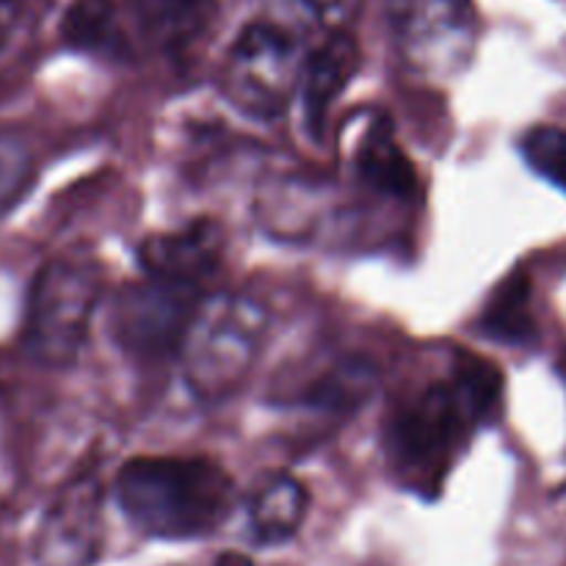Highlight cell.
<instances>
[{"label":"cell","mask_w":566,"mask_h":566,"mask_svg":"<svg viewBox=\"0 0 566 566\" xmlns=\"http://www.w3.org/2000/svg\"><path fill=\"white\" fill-rule=\"evenodd\" d=\"M523 155L531 169L566 191V130L564 127H536L523 138Z\"/></svg>","instance_id":"obj_17"},{"label":"cell","mask_w":566,"mask_h":566,"mask_svg":"<svg viewBox=\"0 0 566 566\" xmlns=\"http://www.w3.org/2000/svg\"><path fill=\"white\" fill-rule=\"evenodd\" d=\"M219 260L221 232L213 221H197L186 230L147 238L138 249V263L147 276L191 291L219 269Z\"/></svg>","instance_id":"obj_9"},{"label":"cell","mask_w":566,"mask_h":566,"mask_svg":"<svg viewBox=\"0 0 566 566\" xmlns=\"http://www.w3.org/2000/svg\"><path fill=\"white\" fill-rule=\"evenodd\" d=\"M263 304L238 293L202 298L180 337L182 376L202 401H224L241 390L265 340Z\"/></svg>","instance_id":"obj_3"},{"label":"cell","mask_w":566,"mask_h":566,"mask_svg":"<svg viewBox=\"0 0 566 566\" xmlns=\"http://www.w3.org/2000/svg\"><path fill=\"white\" fill-rule=\"evenodd\" d=\"M11 25H14V11H11L9 0H0V53H3L6 42L11 36Z\"/></svg>","instance_id":"obj_19"},{"label":"cell","mask_w":566,"mask_h":566,"mask_svg":"<svg viewBox=\"0 0 566 566\" xmlns=\"http://www.w3.org/2000/svg\"><path fill=\"white\" fill-rule=\"evenodd\" d=\"M191 287L147 276V282L122 293L116 304V335L133 352L160 354L180 346V337L197 304Z\"/></svg>","instance_id":"obj_8"},{"label":"cell","mask_w":566,"mask_h":566,"mask_svg":"<svg viewBox=\"0 0 566 566\" xmlns=\"http://www.w3.org/2000/svg\"><path fill=\"white\" fill-rule=\"evenodd\" d=\"M307 501V490L293 475H265L247 503L252 539L263 547L291 542L302 528Z\"/></svg>","instance_id":"obj_12"},{"label":"cell","mask_w":566,"mask_h":566,"mask_svg":"<svg viewBox=\"0 0 566 566\" xmlns=\"http://www.w3.org/2000/svg\"><path fill=\"white\" fill-rule=\"evenodd\" d=\"M114 497L144 536L188 542L205 539L227 523L235 486L227 470L210 459L142 457L119 470Z\"/></svg>","instance_id":"obj_2"},{"label":"cell","mask_w":566,"mask_h":566,"mask_svg":"<svg viewBox=\"0 0 566 566\" xmlns=\"http://www.w3.org/2000/svg\"><path fill=\"white\" fill-rule=\"evenodd\" d=\"M138 25L166 50L193 42L216 14V0H130Z\"/></svg>","instance_id":"obj_13"},{"label":"cell","mask_w":566,"mask_h":566,"mask_svg":"<svg viewBox=\"0 0 566 566\" xmlns=\"http://www.w3.org/2000/svg\"><path fill=\"white\" fill-rule=\"evenodd\" d=\"M310 50L307 28L296 17H254L227 48L219 72L221 92L241 114L276 119L298 94Z\"/></svg>","instance_id":"obj_4"},{"label":"cell","mask_w":566,"mask_h":566,"mask_svg":"<svg viewBox=\"0 0 566 566\" xmlns=\"http://www.w3.org/2000/svg\"><path fill=\"white\" fill-rule=\"evenodd\" d=\"M359 70V48L348 33L332 31L321 42L313 44L298 81V99H302L304 130L321 138L329 108L346 92Z\"/></svg>","instance_id":"obj_10"},{"label":"cell","mask_w":566,"mask_h":566,"mask_svg":"<svg viewBox=\"0 0 566 566\" xmlns=\"http://www.w3.org/2000/svg\"><path fill=\"white\" fill-rule=\"evenodd\" d=\"M481 329L506 346H531L536 340V324L531 315V280L512 274L492 293Z\"/></svg>","instance_id":"obj_14"},{"label":"cell","mask_w":566,"mask_h":566,"mask_svg":"<svg viewBox=\"0 0 566 566\" xmlns=\"http://www.w3.org/2000/svg\"><path fill=\"white\" fill-rule=\"evenodd\" d=\"M33 182V160L22 142L0 136V219L20 205Z\"/></svg>","instance_id":"obj_18"},{"label":"cell","mask_w":566,"mask_h":566,"mask_svg":"<svg viewBox=\"0 0 566 566\" xmlns=\"http://www.w3.org/2000/svg\"><path fill=\"white\" fill-rule=\"evenodd\" d=\"M501 396V370L462 354L451 379L429 385L392 418L390 459L398 479L412 492L437 495L464 440L497 412Z\"/></svg>","instance_id":"obj_1"},{"label":"cell","mask_w":566,"mask_h":566,"mask_svg":"<svg viewBox=\"0 0 566 566\" xmlns=\"http://www.w3.org/2000/svg\"><path fill=\"white\" fill-rule=\"evenodd\" d=\"M66 42L81 50H105L116 44V25L103 0H77L64 17Z\"/></svg>","instance_id":"obj_16"},{"label":"cell","mask_w":566,"mask_h":566,"mask_svg":"<svg viewBox=\"0 0 566 566\" xmlns=\"http://www.w3.org/2000/svg\"><path fill=\"white\" fill-rule=\"evenodd\" d=\"M99 271L86 260H50L28 291L22 343L33 363L70 368L88 340L99 302Z\"/></svg>","instance_id":"obj_5"},{"label":"cell","mask_w":566,"mask_h":566,"mask_svg":"<svg viewBox=\"0 0 566 566\" xmlns=\"http://www.w3.org/2000/svg\"><path fill=\"white\" fill-rule=\"evenodd\" d=\"M219 566H252L247 562V558H241V556H224L219 562Z\"/></svg>","instance_id":"obj_20"},{"label":"cell","mask_w":566,"mask_h":566,"mask_svg":"<svg viewBox=\"0 0 566 566\" xmlns=\"http://www.w3.org/2000/svg\"><path fill=\"white\" fill-rule=\"evenodd\" d=\"M103 551V490L77 479L59 492L33 539L36 566H94Z\"/></svg>","instance_id":"obj_7"},{"label":"cell","mask_w":566,"mask_h":566,"mask_svg":"<svg viewBox=\"0 0 566 566\" xmlns=\"http://www.w3.org/2000/svg\"><path fill=\"white\" fill-rule=\"evenodd\" d=\"M354 169L359 180L381 197L403 199V202L418 197V171L396 142V133L385 116H376L359 138L354 149Z\"/></svg>","instance_id":"obj_11"},{"label":"cell","mask_w":566,"mask_h":566,"mask_svg":"<svg viewBox=\"0 0 566 566\" xmlns=\"http://www.w3.org/2000/svg\"><path fill=\"white\" fill-rule=\"evenodd\" d=\"M392 42L407 66L431 81L462 75L479 44L473 0H387Z\"/></svg>","instance_id":"obj_6"},{"label":"cell","mask_w":566,"mask_h":566,"mask_svg":"<svg viewBox=\"0 0 566 566\" xmlns=\"http://www.w3.org/2000/svg\"><path fill=\"white\" fill-rule=\"evenodd\" d=\"M374 379L376 374L370 365L348 359V363L335 365L329 374L321 376L307 390L304 401L315 409H324V412H354L374 390Z\"/></svg>","instance_id":"obj_15"}]
</instances>
